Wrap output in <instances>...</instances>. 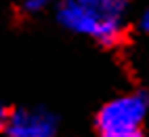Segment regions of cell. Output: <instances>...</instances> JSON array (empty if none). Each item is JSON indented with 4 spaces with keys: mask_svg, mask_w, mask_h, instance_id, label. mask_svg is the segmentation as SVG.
Listing matches in <instances>:
<instances>
[{
    "mask_svg": "<svg viewBox=\"0 0 149 137\" xmlns=\"http://www.w3.org/2000/svg\"><path fill=\"white\" fill-rule=\"evenodd\" d=\"M57 21L65 30L86 36L99 44H116L124 32V19L103 13L93 6L80 4L76 0H61L59 2Z\"/></svg>",
    "mask_w": 149,
    "mask_h": 137,
    "instance_id": "6da1fadb",
    "label": "cell"
},
{
    "mask_svg": "<svg viewBox=\"0 0 149 137\" xmlns=\"http://www.w3.org/2000/svg\"><path fill=\"white\" fill-rule=\"evenodd\" d=\"M149 110V97L143 91L120 95L107 101L97 114V129L103 131H120V129H141L145 114Z\"/></svg>",
    "mask_w": 149,
    "mask_h": 137,
    "instance_id": "7a4b0ae2",
    "label": "cell"
},
{
    "mask_svg": "<svg viewBox=\"0 0 149 137\" xmlns=\"http://www.w3.org/2000/svg\"><path fill=\"white\" fill-rule=\"evenodd\" d=\"M8 137H55L57 116L42 107H19L11 110L6 131Z\"/></svg>",
    "mask_w": 149,
    "mask_h": 137,
    "instance_id": "3957f363",
    "label": "cell"
},
{
    "mask_svg": "<svg viewBox=\"0 0 149 137\" xmlns=\"http://www.w3.org/2000/svg\"><path fill=\"white\" fill-rule=\"evenodd\" d=\"M76 2L99 8V11H105V13L113 15V17H120V19H124L126 6H128V0H76Z\"/></svg>",
    "mask_w": 149,
    "mask_h": 137,
    "instance_id": "277c9868",
    "label": "cell"
},
{
    "mask_svg": "<svg viewBox=\"0 0 149 137\" xmlns=\"http://www.w3.org/2000/svg\"><path fill=\"white\" fill-rule=\"evenodd\" d=\"M48 4H53V0H23L21 11L25 15H36V13H42L44 8H48Z\"/></svg>",
    "mask_w": 149,
    "mask_h": 137,
    "instance_id": "5b68a950",
    "label": "cell"
},
{
    "mask_svg": "<svg viewBox=\"0 0 149 137\" xmlns=\"http://www.w3.org/2000/svg\"><path fill=\"white\" fill-rule=\"evenodd\" d=\"M99 137H143L141 129H120V131H103Z\"/></svg>",
    "mask_w": 149,
    "mask_h": 137,
    "instance_id": "8992f818",
    "label": "cell"
},
{
    "mask_svg": "<svg viewBox=\"0 0 149 137\" xmlns=\"http://www.w3.org/2000/svg\"><path fill=\"white\" fill-rule=\"evenodd\" d=\"M8 116H11V110L0 101V133L6 131V124H8Z\"/></svg>",
    "mask_w": 149,
    "mask_h": 137,
    "instance_id": "52a82bcc",
    "label": "cell"
},
{
    "mask_svg": "<svg viewBox=\"0 0 149 137\" xmlns=\"http://www.w3.org/2000/svg\"><path fill=\"white\" fill-rule=\"evenodd\" d=\"M139 27H141L145 34H149V8H145V11H143L141 19H139Z\"/></svg>",
    "mask_w": 149,
    "mask_h": 137,
    "instance_id": "ba28073f",
    "label": "cell"
}]
</instances>
